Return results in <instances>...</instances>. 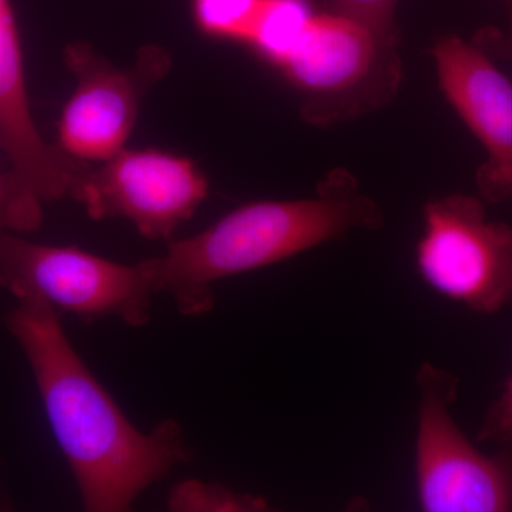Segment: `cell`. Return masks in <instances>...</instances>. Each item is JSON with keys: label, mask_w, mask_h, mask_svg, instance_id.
Segmentation results:
<instances>
[{"label": "cell", "mask_w": 512, "mask_h": 512, "mask_svg": "<svg viewBox=\"0 0 512 512\" xmlns=\"http://www.w3.org/2000/svg\"><path fill=\"white\" fill-rule=\"evenodd\" d=\"M0 285L18 301L40 299L57 313L96 322L119 318L147 325L157 289L150 262L123 265L74 247L36 244L0 234Z\"/></svg>", "instance_id": "277c9868"}, {"label": "cell", "mask_w": 512, "mask_h": 512, "mask_svg": "<svg viewBox=\"0 0 512 512\" xmlns=\"http://www.w3.org/2000/svg\"><path fill=\"white\" fill-rule=\"evenodd\" d=\"M278 67L302 93V117L315 126L386 106L403 77L399 37L336 12L316 15Z\"/></svg>", "instance_id": "3957f363"}, {"label": "cell", "mask_w": 512, "mask_h": 512, "mask_svg": "<svg viewBox=\"0 0 512 512\" xmlns=\"http://www.w3.org/2000/svg\"><path fill=\"white\" fill-rule=\"evenodd\" d=\"M507 2H508V3H511V5H512V0H507Z\"/></svg>", "instance_id": "ac0fdd59"}, {"label": "cell", "mask_w": 512, "mask_h": 512, "mask_svg": "<svg viewBox=\"0 0 512 512\" xmlns=\"http://www.w3.org/2000/svg\"><path fill=\"white\" fill-rule=\"evenodd\" d=\"M419 387L417 495L426 512H512V446L485 454L453 419L458 377L433 363L416 375Z\"/></svg>", "instance_id": "5b68a950"}, {"label": "cell", "mask_w": 512, "mask_h": 512, "mask_svg": "<svg viewBox=\"0 0 512 512\" xmlns=\"http://www.w3.org/2000/svg\"><path fill=\"white\" fill-rule=\"evenodd\" d=\"M6 325L28 359L84 510L128 511L150 485L188 460L190 448L174 420L147 434L131 424L73 348L52 306L23 299Z\"/></svg>", "instance_id": "6da1fadb"}, {"label": "cell", "mask_w": 512, "mask_h": 512, "mask_svg": "<svg viewBox=\"0 0 512 512\" xmlns=\"http://www.w3.org/2000/svg\"><path fill=\"white\" fill-rule=\"evenodd\" d=\"M315 16L311 0H261L245 43L279 66Z\"/></svg>", "instance_id": "8fae6325"}, {"label": "cell", "mask_w": 512, "mask_h": 512, "mask_svg": "<svg viewBox=\"0 0 512 512\" xmlns=\"http://www.w3.org/2000/svg\"><path fill=\"white\" fill-rule=\"evenodd\" d=\"M399 0H335L333 12L362 23L377 33L397 36L394 12Z\"/></svg>", "instance_id": "9a60e30c"}, {"label": "cell", "mask_w": 512, "mask_h": 512, "mask_svg": "<svg viewBox=\"0 0 512 512\" xmlns=\"http://www.w3.org/2000/svg\"><path fill=\"white\" fill-rule=\"evenodd\" d=\"M383 221L379 205L360 194L355 177L338 170L319 185L315 198L244 205L148 262L157 293H167L181 315L200 316L214 308V282L278 264L352 229L377 231Z\"/></svg>", "instance_id": "7a4b0ae2"}, {"label": "cell", "mask_w": 512, "mask_h": 512, "mask_svg": "<svg viewBox=\"0 0 512 512\" xmlns=\"http://www.w3.org/2000/svg\"><path fill=\"white\" fill-rule=\"evenodd\" d=\"M477 441L512 446V373L505 383L503 393L485 412L477 431Z\"/></svg>", "instance_id": "2e32d148"}, {"label": "cell", "mask_w": 512, "mask_h": 512, "mask_svg": "<svg viewBox=\"0 0 512 512\" xmlns=\"http://www.w3.org/2000/svg\"><path fill=\"white\" fill-rule=\"evenodd\" d=\"M0 150L20 194L35 205L70 197L89 163L46 143L33 121L22 43L10 0H0Z\"/></svg>", "instance_id": "30bf717a"}, {"label": "cell", "mask_w": 512, "mask_h": 512, "mask_svg": "<svg viewBox=\"0 0 512 512\" xmlns=\"http://www.w3.org/2000/svg\"><path fill=\"white\" fill-rule=\"evenodd\" d=\"M444 96L487 151L476 181L481 200L512 202V82L490 56L461 37L440 39L433 49Z\"/></svg>", "instance_id": "9c48e42d"}, {"label": "cell", "mask_w": 512, "mask_h": 512, "mask_svg": "<svg viewBox=\"0 0 512 512\" xmlns=\"http://www.w3.org/2000/svg\"><path fill=\"white\" fill-rule=\"evenodd\" d=\"M168 508L175 512H264L269 504L264 498L239 494L227 485L188 480L175 485L168 498Z\"/></svg>", "instance_id": "7c38bea8"}, {"label": "cell", "mask_w": 512, "mask_h": 512, "mask_svg": "<svg viewBox=\"0 0 512 512\" xmlns=\"http://www.w3.org/2000/svg\"><path fill=\"white\" fill-rule=\"evenodd\" d=\"M261 0H192L195 25L217 39L247 42Z\"/></svg>", "instance_id": "4fadbf2b"}, {"label": "cell", "mask_w": 512, "mask_h": 512, "mask_svg": "<svg viewBox=\"0 0 512 512\" xmlns=\"http://www.w3.org/2000/svg\"><path fill=\"white\" fill-rule=\"evenodd\" d=\"M208 195L194 161L161 150H121L90 163L70 198L96 221L124 218L144 238L170 239Z\"/></svg>", "instance_id": "52a82bcc"}, {"label": "cell", "mask_w": 512, "mask_h": 512, "mask_svg": "<svg viewBox=\"0 0 512 512\" xmlns=\"http://www.w3.org/2000/svg\"><path fill=\"white\" fill-rule=\"evenodd\" d=\"M417 245L420 275L471 312L493 315L512 301V228L490 221L483 200L453 194L427 202Z\"/></svg>", "instance_id": "8992f818"}, {"label": "cell", "mask_w": 512, "mask_h": 512, "mask_svg": "<svg viewBox=\"0 0 512 512\" xmlns=\"http://www.w3.org/2000/svg\"><path fill=\"white\" fill-rule=\"evenodd\" d=\"M67 67L76 76V90L64 106L57 146L84 163H101L124 150L136 126L144 97L170 72V52L141 47L126 69L114 66L86 42L64 49Z\"/></svg>", "instance_id": "ba28073f"}, {"label": "cell", "mask_w": 512, "mask_h": 512, "mask_svg": "<svg viewBox=\"0 0 512 512\" xmlns=\"http://www.w3.org/2000/svg\"><path fill=\"white\" fill-rule=\"evenodd\" d=\"M43 212L20 194L10 173H0V234L29 232L39 228Z\"/></svg>", "instance_id": "5bb4252c"}, {"label": "cell", "mask_w": 512, "mask_h": 512, "mask_svg": "<svg viewBox=\"0 0 512 512\" xmlns=\"http://www.w3.org/2000/svg\"><path fill=\"white\" fill-rule=\"evenodd\" d=\"M473 43L488 56L503 57L512 62V22L507 30L481 29L474 37Z\"/></svg>", "instance_id": "e0dca14e"}]
</instances>
